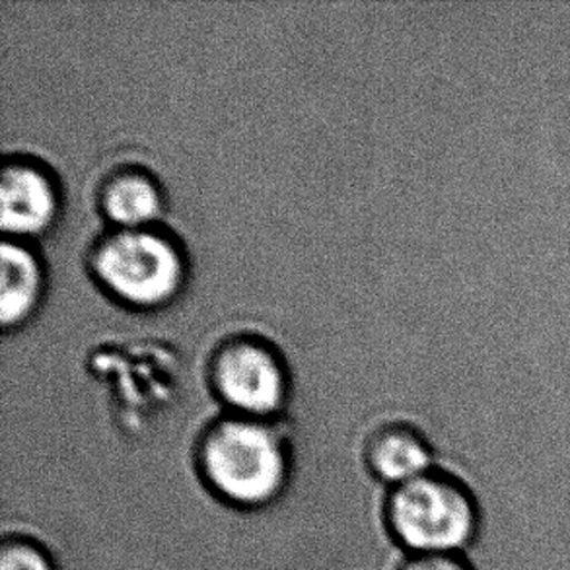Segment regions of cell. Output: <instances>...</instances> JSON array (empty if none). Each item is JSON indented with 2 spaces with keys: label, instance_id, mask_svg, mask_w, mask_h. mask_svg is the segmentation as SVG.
Masks as SVG:
<instances>
[{
  "label": "cell",
  "instance_id": "cell-5",
  "mask_svg": "<svg viewBox=\"0 0 570 570\" xmlns=\"http://www.w3.org/2000/svg\"><path fill=\"white\" fill-rule=\"evenodd\" d=\"M364 463L374 479L387 489L403 485L439 468L434 452L421 432L409 426H385L364 450Z\"/></svg>",
  "mask_w": 570,
  "mask_h": 570
},
{
  "label": "cell",
  "instance_id": "cell-3",
  "mask_svg": "<svg viewBox=\"0 0 570 570\" xmlns=\"http://www.w3.org/2000/svg\"><path fill=\"white\" fill-rule=\"evenodd\" d=\"M94 269L111 293L137 306H156L176 294L184 265L176 247L155 232L121 230L101 242Z\"/></svg>",
  "mask_w": 570,
  "mask_h": 570
},
{
  "label": "cell",
  "instance_id": "cell-1",
  "mask_svg": "<svg viewBox=\"0 0 570 570\" xmlns=\"http://www.w3.org/2000/svg\"><path fill=\"white\" fill-rule=\"evenodd\" d=\"M195 471L216 501L236 510H262L285 494L291 458L273 426L234 415L203 432L195 448Z\"/></svg>",
  "mask_w": 570,
  "mask_h": 570
},
{
  "label": "cell",
  "instance_id": "cell-10",
  "mask_svg": "<svg viewBox=\"0 0 570 570\" xmlns=\"http://www.w3.org/2000/svg\"><path fill=\"white\" fill-rule=\"evenodd\" d=\"M393 570H475L463 553H407Z\"/></svg>",
  "mask_w": 570,
  "mask_h": 570
},
{
  "label": "cell",
  "instance_id": "cell-8",
  "mask_svg": "<svg viewBox=\"0 0 570 570\" xmlns=\"http://www.w3.org/2000/svg\"><path fill=\"white\" fill-rule=\"evenodd\" d=\"M104 208L124 230H137L160 213V195L145 176L124 174L106 187Z\"/></svg>",
  "mask_w": 570,
  "mask_h": 570
},
{
  "label": "cell",
  "instance_id": "cell-4",
  "mask_svg": "<svg viewBox=\"0 0 570 570\" xmlns=\"http://www.w3.org/2000/svg\"><path fill=\"white\" fill-rule=\"evenodd\" d=\"M213 379L218 395L238 416L265 421L285 401V374L259 343L236 341L224 347L216 356Z\"/></svg>",
  "mask_w": 570,
  "mask_h": 570
},
{
  "label": "cell",
  "instance_id": "cell-9",
  "mask_svg": "<svg viewBox=\"0 0 570 570\" xmlns=\"http://www.w3.org/2000/svg\"><path fill=\"white\" fill-rule=\"evenodd\" d=\"M0 570H59V567L41 541L23 533H7L0 543Z\"/></svg>",
  "mask_w": 570,
  "mask_h": 570
},
{
  "label": "cell",
  "instance_id": "cell-7",
  "mask_svg": "<svg viewBox=\"0 0 570 570\" xmlns=\"http://www.w3.org/2000/svg\"><path fill=\"white\" fill-rule=\"evenodd\" d=\"M0 317L4 325L18 324L30 314L38 301L41 285L38 263L30 252L10 242H4L0 247Z\"/></svg>",
  "mask_w": 570,
  "mask_h": 570
},
{
  "label": "cell",
  "instance_id": "cell-6",
  "mask_svg": "<svg viewBox=\"0 0 570 570\" xmlns=\"http://www.w3.org/2000/svg\"><path fill=\"white\" fill-rule=\"evenodd\" d=\"M0 203L2 230L36 234L51 223L57 199L46 174L26 164H12L2 171Z\"/></svg>",
  "mask_w": 570,
  "mask_h": 570
},
{
  "label": "cell",
  "instance_id": "cell-2",
  "mask_svg": "<svg viewBox=\"0 0 570 570\" xmlns=\"http://www.w3.org/2000/svg\"><path fill=\"white\" fill-rule=\"evenodd\" d=\"M481 507L471 487L450 471L434 470L387 489L382 522L403 553H463L478 541Z\"/></svg>",
  "mask_w": 570,
  "mask_h": 570
}]
</instances>
